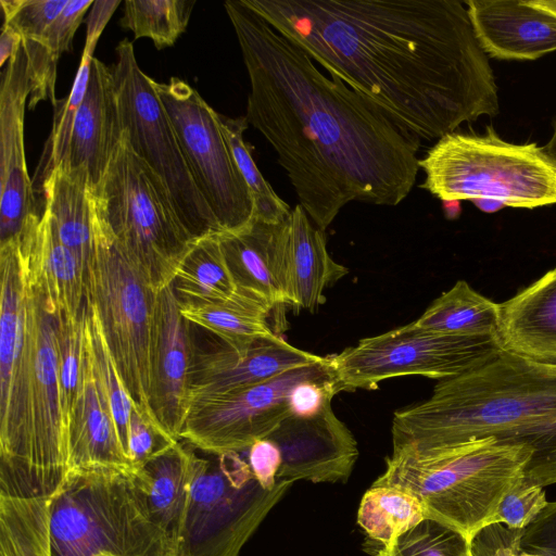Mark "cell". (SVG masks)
<instances>
[{
  "label": "cell",
  "instance_id": "17",
  "mask_svg": "<svg viewBox=\"0 0 556 556\" xmlns=\"http://www.w3.org/2000/svg\"><path fill=\"white\" fill-rule=\"evenodd\" d=\"M169 285L157 292L152 356V407L162 426L176 439L186 414L194 354L190 323Z\"/></svg>",
  "mask_w": 556,
  "mask_h": 556
},
{
  "label": "cell",
  "instance_id": "18",
  "mask_svg": "<svg viewBox=\"0 0 556 556\" xmlns=\"http://www.w3.org/2000/svg\"><path fill=\"white\" fill-rule=\"evenodd\" d=\"M483 51L498 60H536L556 51V15L530 0H467Z\"/></svg>",
  "mask_w": 556,
  "mask_h": 556
},
{
  "label": "cell",
  "instance_id": "25",
  "mask_svg": "<svg viewBox=\"0 0 556 556\" xmlns=\"http://www.w3.org/2000/svg\"><path fill=\"white\" fill-rule=\"evenodd\" d=\"M349 269L329 254L325 230L311 220L296 204L289 217L286 256V302L296 313L316 311L325 303L324 291L339 281Z\"/></svg>",
  "mask_w": 556,
  "mask_h": 556
},
{
  "label": "cell",
  "instance_id": "26",
  "mask_svg": "<svg viewBox=\"0 0 556 556\" xmlns=\"http://www.w3.org/2000/svg\"><path fill=\"white\" fill-rule=\"evenodd\" d=\"M194 454L191 446L179 441L134 472L152 521L176 553L189 506Z\"/></svg>",
  "mask_w": 556,
  "mask_h": 556
},
{
  "label": "cell",
  "instance_id": "15",
  "mask_svg": "<svg viewBox=\"0 0 556 556\" xmlns=\"http://www.w3.org/2000/svg\"><path fill=\"white\" fill-rule=\"evenodd\" d=\"M31 92L29 58L22 41L1 74L0 88V243L16 238L38 213L24 147L26 100Z\"/></svg>",
  "mask_w": 556,
  "mask_h": 556
},
{
  "label": "cell",
  "instance_id": "21",
  "mask_svg": "<svg viewBox=\"0 0 556 556\" xmlns=\"http://www.w3.org/2000/svg\"><path fill=\"white\" fill-rule=\"evenodd\" d=\"M22 269L64 316L79 317L86 304L87 269L58 239L49 216L30 215L16 237Z\"/></svg>",
  "mask_w": 556,
  "mask_h": 556
},
{
  "label": "cell",
  "instance_id": "34",
  "mask_svg": "<svg viewBox=\"0 0 556 556\" xmlns=\"http://www.w3.org/2000/svg\"><path fill=\"white\" fill-rule=\"evenodd\" d=\"M194 0H126L121 25L157 49L174 46L189 23Z\"/></svg>",
  "mask_w": 556,
  "mask_h": 556
},
{
  "label": "cell",
  "instance_id": "20",
  "mask_svg": "<svg viewBox=\"0 0 556 556\" xmlns=\"http://www.w3.org/2000/svg\"><path fill=\"white\" fill-rule=\"evenodd\" d=\"M72 470L135 472L94 370L85 320L81 378L70 426Z\"/></svg>",
  "mask_w": 556,
  "mask_h": 556
},
{
  "label": "cell",
  "instance_id": "5",
  "mask_svg": "<svg viewBox=\"0 0 556 556\" xmlns=\"http://www.w3.org/2000/svg\"><path fill=\"white\" fill-rule=\"evenodd\" d=\"M532 453L527 445L488 437L420 456L392 454L372 484L410 493L420 502L426 518L471 543L490 525L510 486L525 477Z\"/></svg>",
  "mask_w": 556,
  "mask_h": 556
},
{
  "label": "cell",
  "instance_id": "45",
  "mask_svg": "<svg viewBox=\"0 0 556 556\" xmlns=\"http://www.w3.org/2000/svg\"><path fill=\"white\" fill-rule=\"evenodd\" d=\"M523 551L543 556H556V501L549 502L536 518L522 529Z\"/></svg>",
  "mask_w": 556,
  "mask_h": 556
},
{
  "label": "cell",
  "instance_id": "8",
  "mask_svg": "<svg viewBox=\"0 0 556 556\" xmlns=\"http://www.w3.org/2000/svg\"><path fill=\"white\" fill-rule=\"evenodd\" d=\"M126 257L155 292L173 285L197 241L175 213L161 179L122 136L100 182L90 189Z\"/></svg>",
  "mask_w": 556,
  "mask_h": 556
},
{
  "label": "cell",
  "instance_id": "51",
  "mask_svg": "<svg viewBox=\"0 0 556 556\" xmlns=\"http://www.w3.org/2000/svg\"><path fill=\"white\" fill-rule=\"evenodd\" d=\"M543 149L548 157L556 164V121L554 123L553 135Z\"/></svg>",
  "mask_w": 556,
  "mask_h": 556
},
{
  "label": "cell",
  "instance_id": "22",
  "mask_svg": "<svg viewBox=\"0 0 556 556\" xmlns=\"http://www.w3.org/2000/svg\"><path fill=\"white\" fill-rule=\"evenodd\" d=\"M323 358L291 345L282 337L258 341L244 354L228 346L207 351L195 346L190 393H216L255 386Z\"/></svg>",
  "mask_w": 556,
  "mask_h": 556
},
{
  "label": "cell",
  "instance_id": "13",
  "mask_svg": "<svg viewBox=\"0 0 556 556\" xmlns=\"http://www.w3.org/2000/svg\"><path fill=\"white\" fill-rule=\"evenodd\" d=\"M194 184L223 232L255 220L254 201L222 131L215 112L186 81L154 80Z\"/></svg>",
  "mask_w": 556,
  "mask_h": 556
},
{
  "label": "cell",
  "instance_id": "33",
  "mask_svg": "<svg viewBox=\"0 0 556 556\" xmlns=\"http://www.w3.org/2000/svg\"><path fill=\"white\" fill-rule=\"evenodd\" d=\"M85 331L91 348L94 370L108 400L121 442L127 453L129 420L137 404L129 394L109 349L94 305L86 299ZM129 458V457H128Z\"/></svg>",
  "mask_w": 556,
  "mask_h": 556
},
{
  "label": "cell",
  "instance_id": "10",
  "mask_svg": "<svg viewBox=\"0 0 556 556\" xmlns=\"http://www.w3.org/2000/svg\"><path fill=\"white\" fill-rule=\"evenodd\" d=\"M193 458L190 500L177 556H238L293 482L267 491L237 452Z\"/></svg>",
  "mask_w": 556,
  "mask_h": 556
},
{
  "label": "cell",
  "instance_id": "3",
  "mask_svg": "<svg viewBox=\"0 0 556 556\" xmlns=\"http://www.w3.org/2000/svg\"><path fill=\"white\" fill-rule=\"evenodd\" d=\"M488 437L532 450L527 482L556 483V366L501 351L439 381L429 399L394 413L392 454L420 456Z\"/></svg>",
  "mask_w": 556,
  "mask_h": 556
},
{
  "label": "cell",
  "instance_id": "29",
  "mask_svg": "<svg viewBox=\"0 0 556 556\" xmlns=\"http://www.w3.org/2000/svg\"><path fill=\"white\" fill-rule=\"evenodd\" d=\"M418 328L456 336H497L498 304L458 280L413 321Z\"/></svg>",
  "mask_w": 556,
  "mask_h": 556
},
{
  "label": "cell",
  "instance_id": "4",
  "mask_svg": "<svg viewBox=\"0 0 556 556\" xmlns=\"http://www.w3.org/2000/svg\"><path fill=\"white\" fill-rule=\"evenodd\" d=\"M21 273L22 332L0 348V494L51 497L70 472L58 374L62 314Z\"/></svg>",
  "mask_w": 556,
  "mask_h": 556
},
{
  "label": "cell",
  "instance_id": "43",
  "mask_svg": "<svg viewBox=\"0 0 556 556\" xmlns=\"http://www.w3.org/2000/svg\"><path fill=\"white\" fill-rule=\"evenodd\" d=\"M92 4L93 0H70L46 30L40 43L56 62L63 52L71 50L73 37Z\"/></svg>",
  "mask_w": 556,
  "mask_h": 556
},
{
  "label": "cell",
  "instance_id": "42",
  "mask_svg": "<svg viewBox=\"0 0 556 556\" xmlns=\"http://www.w3.org/2000/svg\"><path fill=\"white\" fill-rule=\"evenodd\" d=\"M337 393L332 377L301 380L288 393L290 414L301 418L314 417L331 403Z\"/></svg>",
  "mask_w": 556,
  "mask_h": 556
},
{
  "label": "cell",
  "instance_id": "7",
  "mask_svg": "<svg viewBox=\"0 0 556 556\" xmlns=\"http://www.w3.org/2000/svg\"><path fill=\"white\" fill-rule=\"evenodd\" d=\"M420 186L441 201L493 199L534 208L556 203V164L535 142L503 140L493 126L483 135L450 132L419 160Z\"/></svg>",
  "mask_w": 556,
  "mask_h": 556
},
{
  "label": "cell",
  "instance_id": "32",
  "mask_svg": "<svg viewBox=\"0 0 556 556\" xmlns=\"http://www.w3.org/2000/svg\"><path fill=\"white\" fill-rule=\"evenodd\" d=\"M426 518L420 502L391 485H374L364 493L357 523L374 541L389 544Z\"/></svg>",
  "mask_w": 556,
  "mask_h": 556
},
{
  "label": "cell",
  "instance_id": "54",
  "mask_svg": "<svg viewBox=\"0 0 556 556\" xmlns=\"http://www.w3.org/2000/svg\"><path fill=\"white\" fill-rule=\"evenodd\" d=\"M101 556H118V555H113V554H103Z\"/></svg>",
  "mask_w": 556,
  "mask_h": 556
},
{
  "label": "cell",
  "instance_id": "23",
  "mask_svg": "<svg viewBox=\"0 0 556 556\" xmlns=\"http://www.w3.org/2000/svg\"><path fill=\"white\" fill-rule=\"evenodd\" d=\"M123 136L112 68L93 56L84 100L77 111L65 160L86 167L93 189L103 177Z\"/></svg>",
  "mask_w": 556,
  "mask_h": 556
},
{
  "label": "cell",
  "instance_id": "16",
  "mask_svg": "<svg viewBox=\"0 0 556 556\" xmlns=\"http://www.w3.org/2000/svg\"><path fill=\"white\" fill-rule=\"evenodd\" d=\"M282 457L278 480L346 481L358 457L357 443L329 403L318 415H290L267 437Z\"/></svg>",
  "mask_w": 556,
  "mask_h": 556
},
{
  "label": "cell",
  "instance_id": "24",
  "mask_svg": "<svg viewBox=\"0 0 556 556\" xmlns=\"http://www.w3.org/2000/svg\"><path fill=\"white\" fill-rule=\"evenodd\" d=\"M496 337L503 351L556 366V267L498 304Z\"/></svg>",
  "mask_w": 556,
  "mask_h": 556
},
{
  "label": "cell",
  "instance_id": "14",
  "mask_svg": "<svg viewBox=\"0 0 556 556\" xmlns=\"http://www.w3.org/2000/svg\"><path fill=\"white\" fill-rule=\"evenodd\" d=\"M327 377L332 375L326 356L318 363L291 369L255 386L216 393H190L178 438L207 454L249 450L291 415L288 393L295 383Z\"/></svg>",
  "mask_w": 556,
  "mask_h": 556
},
{
  "label": "cell",
  "instance_id": "39",
  "mask_svg": "<svg viewBox=\"0 0 556 556\" xmlns=\"http://www.w3.org/2000/svg\"><path fill=\"white\" fill-rule=\"evenodd\" d=\"M179 441L162 426L155 415L148 413L139 404L134 406L128 428L127 453L135 471Z\"/></svg>",
  "mask_w": 556,
  "mask_h": 556
},
{
  "label": "cell",
  "instance_id": "1",
  "mask_svg": "<svg viewBox=\"0 0 556 556\" xmlns=\"http://www.w3.org/2000/svg\"><path fill=\"white\" fill-rule=\"evenodd\" d=\"M242 2L420 140L500 111L495 76L464 2Z\"/></svg>",
  "mask_w": 556,
  "mask_h": 556
},
{
  "label": "cell",
  "instance_id": "53",
  "mask_svg": "<svg viewBox=\"0 0 556 556\" xmlns=\"http://www.w3.org/2000/svg\"><path fill=\"white\" fill-rule=\"evenodd\" d=\"M470 554H471V556H480L478 553L473 552L471 548H470Z\"/></svg>",
  "mask_w": 556,
  "mask_h": 556
},
{
  "label": "cell",
  "instance_id": "46",
  "mask_svg": "<svg viewBox=\"0 0 556 556\" xmlns=\"http://www.w3.org/2000/svg\"><path fill=\"white\" fill-rule=\"evenodd\" d=\"M248 457L260 485L267 491L274 490L279 481L277 477L282 463L278 445L267 438L261 439L250 446Z\"/></svg>",
  "mask_w": 556,
  "mask_h": 556
},
{
  "label": "cell",
  "instance_id": "44",
  "mask_svg": "<svg viewBox=\"0 0 556 556\" xmlns=\"http://www.w3.org/2000/svg\"><path fill=\"white\" fill-rule=\"evenodd\" d=\"M522 529L502 523L483 528L471 541L470 548L480 556H543L526 552L520 546Z\"/></svg>",
  "mask_w": 556,
  "mask_h": 556
},
{
  "label": "cell",
  "instance_id": "41",
  "mask_svg": "<svg viewBox=\"0 0 556 556\" xmlns=\"http://www.w3.org/2000/svg\"><path fill=\"white\" fill-rule=\"evenodd\" d=\"M547 503L544 489L522 478L503 496L490 525L502 523L510 529H525Z\"/></svg>",
  "mask_w": 556,
  "mask_h": 556
},
{
  "label": "cell",
  "instance_id": "52",
  "mask_svg": "<svg viewBox=\"0 0 556 556\" xmlns=\"http://www.w3.org/2000/svg\"><path fill=\"white\" fill-rule=\"evenodd\" d=\"M530 2L556 15V0H530Z\"/></svg>",
  "mask_w": 556,
  "mask_h": 556
},
{
  "label": "cell",
  "instance_id": "35",
  "mask_svg": "<svg viewBox=\"0 0 556 556\" xmlns=\"http://www.w3.org/2000/svg\"><path fill=\"white\" fill-rule=\"evenodd\" d=\"M93 51L94 47L85 46L70 94L53 105L52 129L33 179L35 193H42L48 177L65 160L74 121L87 90Z\"/></svg>",
  "mask_w": 556,
  "mask_h": 556
},
{
  "label": "cell",
  "instance_id": "12",
  "mask_svg": "<svg viewBox=\"0 0 556 556\" xmlns=\"http://www.w3.org/2000/svg\"><path fill=\"white\" fill-rule=\"evenodd\" d=\"M503 351L496 336H456L407 324L362 339L328 357L338 391L372 390L387 379L419 375L439 381L476 369Z\"/></svg>",
  "mask_w": 556,
  "mask_h": 556
},
{
  "label": "cell",
  "instance_id": "11",
  "mask_svg": "<svg viewBox=\"0 0 556 556\" xmlns=\"http://www.w3.org/2000/svg\"><path fill=\"white\" fill-rule=\"evenodd\" d=\"M115 54L111 68L126 141L161 179L175 213L195 240L223 233L194 184L154 80L137 63L132 42L119 41Z\"/></svg>",
  "mask_w": 556,
  "mask_h": 556
},
{
  "label": "cell",
  "instance_id": "27",
  "mask_svg": "<svg viewBox=\"0 0 556 556\" xmlns=\"http://www.w3.org/2000/svg\"><path fill=\"white\" fill-rule=\"evenodd\" d=\"M90 179L86 167L60 164L43 185V212L58 239L88 268L93 251Z\"/></svg>",
  "mask_w": 556,
  "mask_h": 556
},
{
  "label": "cell",
  "instance_id": "19",
  "mask_svg": "<svg viewBox=\"0 0 556 556\" xmlns=\"http://www.w3.org/2000/svg\"><path fill=\"white\" fill-rule=\"evenodd\" d=\"M218 238L237 290L273 311L283 308L289 218L278 224L255 219L248 227L219 233Z\"/></svg>",
  "mask_w": 556,
  "mask_h": 556
},
{
  "label": "cell",
  "instance_id": "37",
  "mask_svg": "<svg viewBox=\"0 0 556 556\" xmlns=\"http://www.w3.org/2000/svg\"><path fill=\"white\" fill-rule=\"evenodd\" d=\"M376 556H470V543L457 531L425 518L383 545Z\"/></svg>",
  "mask_w": 556,
  "mask_h": 556
},
{
  "label": "cell",
  "instance_id": "2",
  "mask_svg": "<svg viewBox=\"0 0 556 556\" xmlns=\"http://www.w3.org/2000/svg\"><path fill=\"white\" fill-rule=\"evenodd\" d=\"M249 75L245 118L269 142L300 205L321 230L357 201L395 206L412 191L420 139L242 0L225 2Z\"/></svg>",
  "mask_w": 556,
  "mask_h": 556
},
{
  "label": "cell",
  "instance_id": "49",
  "mask_svg": "<svg viewBox=\"0 0 556 556\" xmlns=\"http://www.w3.org/2000/svg\"><path fill=\"white\" fill-rule=\"evenodd\" d=\"M471 202L484 213H494L502 210L505 204L493 199H473Z\"/></svg>",
  "mask_w": 556,
  "mask_h": 556
},
{
  "label": "cell",
  "instance_id": "28",
  "mask_svg": "<svg viewBox=\"0 0 556 556\" xmlns=\"http://www.w3.org/2000/svg\"><path fill=\"white\" fill-rule=\"evenodd\" d=\"M179 309L186 320L214 333L238 354L247 353L258 341L281 337L273 330L268 321L274 311L265 303L238 290L226 302H180Z\"/></svg>",
  "mask_w": 556,
  "mask_h": 556
},
{
  "label": "cell",
  "instance_id": "47",
  "mask_svg": "<svg viewBox=\"0 0 556 556\" xmlns=\"http://www.w3.org/2000/svg\"><path fill=\"white\" fill-rule=\"evenodd\" d=\"M119 4V0L93 1L87 20V37L85 46H97V41L106 23Z\"/></svg>",
  "mask_w": 556,
  "mask_h": 556
},
{
  "label": "cell",
  "instance_id": "40",
  "mask_svg": "<svg viewBox=\"0 0 556 556\" xmlns=\"http://www.w3.org/2000/svg\"><path fill=\"white\" fill-rule=\"evenodd\" d=\"M70 0H0L5 25L23 40L41 42L46 30Z\"/></svg>",
  "mask_w": 556,
  "mask_h": 556
},
{
  "label": "cell",
  "instance_id": "31",
  "mask_svg": "<svg viewBox=\"0 0 556 556\" xmlns=\"http://www.w3.org/2000/svg\"><path fill=\"white\" fill-rule=\"evenodd\" d=\"M50 502L0 494V556H53Z\"/></svg>",
  "mask_w": 556,
  "mask_h": 556
},
{
  "label": "cell",
  "instance_id": "30",
  "mask_svg": "<svg viewBox=\"0 0 556 556\" xmlns=\"http://www.w3.org/2000/svg\"><path fill=\"white\" fill-rule=\"evenodd\" d=\"M218 235L198 239L181 262L173 282L180 302L217 304L236 294L237 286Z\"/></svg>",
  "mask_w": 556,
  "mask_h": 556
},
{
  "label": "cell",
  "instance_id": "36",
  "mask_svg": "<svg viewBox=\"0 0 556 556\" xmlns=\"http://www.w3.org/2000/svg\"><path fill=\"white\" fill-rule=\"evenodd\" d=\"M218 119L233 160L253 198L255 219L269 224L287 220L292 208L264 178L244 141L243 134L249 125L245 116L232 118L218 113Z\"/></svg>",
  "mask_w": 556,
  "mask_h": 556
},
{
  "label": "cell",
  "instance_id": "48",
  "mask_svg": "<svg viewBox=\"0 0 556 556\" xmlns=\"http://www.w3.org/2000/svg\"><path fill=\"white\" fill-rule=\"evenodd\" d=\"M23 38L10 26L3 24L0 37V66L2 67L5 62L16 53L21 47Z\"/></svg>",
  "mask_w": 556,
  "mask_h": 556
},
{
  "label": "cell",
  "instance_id": "38",
  "mask_svg": "<svg viewBox=\"0 0 556 556\" xmlns=\"http://www.w3.org/2000/svg\"><path fill=\"white\" fill-rule=\"evenodd\" d=\"M85 308L79 317L61 315L59 330V392L64 427L68 433L81 378Z\"/></svg>",
  "mask_w": 556,
  "mask_h": 556
},
{
  "label": "cell",
  "instance_id": "6",
  "mask_svg": "<svg viewBox=\"0 0 556 556\" xmlns=\"http://www.w3.org/2000/svg\"><path fill=\"white\" fill-rule=\"evenodd\" d=\"M50 531L53 556H177L129 472L70 471L51 496Z\"/></svg>",
  "mask_w": 556,
  "mask_h": 556
},
{
  "label": "cell",
  "instance_id": "50",
  "mask_svg": "<svg viewBox=\"0 0 556 556\" xmlns=\"http://www.w3.org/2000/svg\"><path fill=\"white\" fill-rule=\"evenodd\" d=\"M443 210L446 218L455 219L459 216L462 212L460 201L458 200H450L442 201Z\"/></svg>",
  "mask_w": 556,
  "mask_h": 556
},
{
  "label": "cell",
  "instance_id": "9",
  "mask_svg": "<svg viewBox=\"0 0 556 556\" xmlns=\"http://www.w3.org/2000/svg\"><path fill=\"white\" fill-rule=\"evenodd\" d=\"M91 206L93 251L87 268L86 299L98 312L129 394L144 410L155 415L152 356L157 292L126 257L92 199Z\"/></svg>",
  "mask_w": 556,
  "mask_h": 556
}]
</instances>
